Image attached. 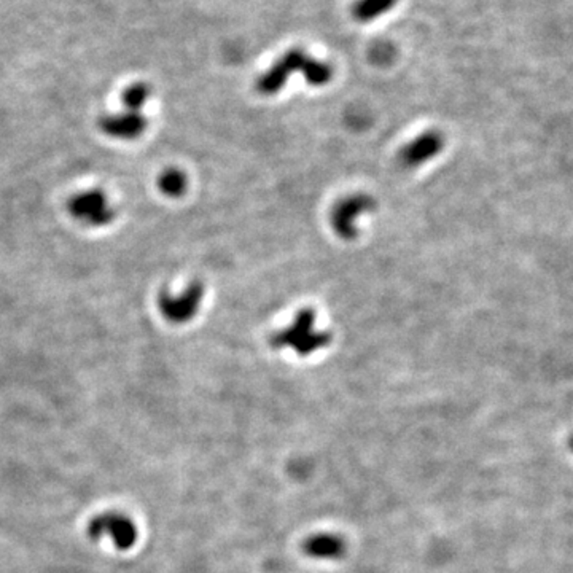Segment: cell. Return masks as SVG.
<instances>
[{"label": "cell", "instance_id": "cell-3", "mask_svg": "<svg viewBox=\"0 0 573 573\" xmlns=\"http://www.w3.org/2000/svg\"><path fill=\"white\" fill-rule=\"evenodd\" d=\"M204 296V286L201 282H193L182 293L171 295L163 291L158 300V306L163 317L172 324H187L190 322L201 306Z\"/></svg>", "mask_w": 573, "mask_h": 573}, {"label": "cell", "instance_id": "cell-12", "mask_svg": "<svg viewBox=\"0 0 573 573\" xmlns=\"http://www.w3.org/2000/svg\"><path fill=\"white\" fill-rule=\"evenodd\" d=\"M152 94L150 86L145 83H132L127 86V88L123 91L121 101L123 105L127 112H136V114H140V110L145 107L148 97Z\"/></svg>", "mask_w": 573, "mask_h": 573}, {"label": "cell", "instance_id": "cell-4", "mask_svg": "<svg viewBox=\"0 0 573 573\" xmlns=\"http://www.w3.org/2000/svg\"><path fill=\"white\" fill-rule=\"evenodd\" d=\"M69 211L76 220L90 227H105L114 222L115 211L101 190H86L69 201Z\"/></svg>", "mask_w": 573, "mask_h": 573}, {"label": "cell", "instance_id": "cell-2", "mask_svg": "<svg viewBox=\"0 0 573 573\" xmlns=\"http://www.w3.org/2000/svg\"><path fill=\"white\" fill-rule=\"evenodd\" d=\"M315 314L312 309H303L296 314L293 324L278 331L271 337V346L275 349L290 347L298 355H309L312 352L329 346L331 335L329 331L314 330Z\"/></svg>", "mask_w": 573, "mask_h": 573}, {"label": "cell", "instance_id": "cell-5", "mask_svg": "<svg viewBox=\"0 0 573 573\" xmlns=\"http://www.w3.org/2000/svg\"><path fill=\"white\" fill-rule=\"evenodd\" d=\"M91 539H101L109 535L120 550H129L137 539L136 527L131 519L118 513L99 514L91 521L88 527Z\"/></svg>", "mask_w": 573, "mask_h": 573}, {"label": "cell", "instance_id": "cell-8", "mask_svg": "<svg viewBox=\"0 0 573 573\" xmlns=\"http://www.w3.org/2000/svg\"><path fill=\"white\" fill-rule=\"evenodd\" d=\"M444 145L443 136L437 131L424 132L411 143L403 148L400 153V160L405 166H419L422 163L428 161L430 158L437 156Z\"/></svg>", "mask_w": 573, "mask_h": 573}, {"label": "cell", "instance_id": "cell-6", "mask_svg": "<svg viewBox=\"0 0 573 573\" xmlns=\"http://www.w3.org/2000/svg\"><path fill=\"white\" fill-rule=\"evenodd\" d=\"M376 202L371 196L366 194H355V196L346 198L335 207L331 213V223L335 231L344 239H352L357 236L355 222L362 213L375 211Z\"/></svg>", "mask_w": 573, "mask_h": 573}, {"label": "cell", "instance_id": "cell-11", "mask_svg": "<svg viewBox=\"0 0 573 573\" xmlns=\"http://www.w3.org/2000/svg\"><path fill=\"white\" fill-rule=\"evenodd\" d=\"M158 187L169 198H178L187 191L188 180L180 169H167L158 178Z\"/></svg>", "mask_w": 573, "mask_h": 573}, {"label": "cell", "instance_id": "cell-9", "mask_svg": "<svg viewBox=\"0 0 573 573\" xmlns=\"http://www.w3.org/2000/svg\"><path fill=\"white\" fill-rule=\"evenodd\" d=\"M304 551L308 552L311 557H319V559H335V557H340L344 551V545H342L341 539H337L335 535L322 534L311 536V539L306 541Z\"/></svg>", "mask_w": 573, "mask_h": 573}, {"label": "cell", "instance_id": "cell-10", "mask_svg": "<svg viewBox=\"0 0 573 573\" xmlns=\"http://www.w3.org/2000/svg\"><path fill=\"white\" fill-rule=\"evenodd\" d=\"M398 0H357L352 7V17L360 23H370L390 12Z\"/></svg>", "mask_w": 573, "mask_h": 573}, {"label": "cell", "instance_id": "cell-7", "mask_svg": "<svg viewBox=\"0 0 573 573\" xmlns=\"http://www.w3.org/2000/svg\"><path fill=\"white\" fill-rule=\"evenodd\" d=\"M101 131L109 137L123 140H132L143 134L147 127V120L142 114L136 112H121V114L105 115L99 121Z\"/></svg>", "mask_w": 573, "mask_h": 573}, {"label": "cell", "instance_id": "cell-1", "mask_svg": "<svg viewBox=\"0 0 573 573\" xmlns=\"http://www.w3.org/2000/svg\"><path fill=\"white\" fill-rule=\"evenodd\" d=\"M301 72L309 85L322 86L333 79V69L324 61L312 58L303 50H289L271 69L260 76L257 88L262 94L273 96L284 88L291 74Z\"/></svg>", "mask_w": 573, "mask_h": 573}]
</instances>
